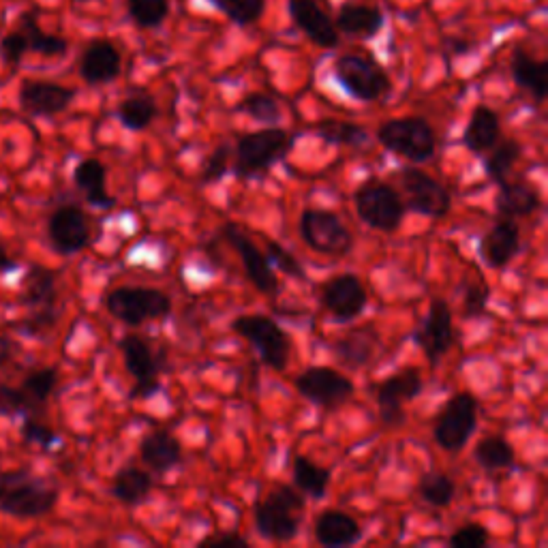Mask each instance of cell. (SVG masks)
I'll return each instance as SVG.
<instances>
[{
  "label": "cell",
  "instance_id": "cell-1",
  "mask_svg": "<svg viewBox=\"0 0 548 548\" xmlns=\"http://www.w3.org/2000/svg\"><path fill=\"white\" fill-rule=\"evenodd\" d=\"M304 499L292 486L279 484L268 499L255 506V527L270 542H289L298 536Z\"/></svg>",
  "mask_w": 548,
  "mask_h": 548
},
{
  "label": "cell",
  "instance_id": "cell-2",
  "mask_svg": "<svg viewBox=\"0 0 548 548\" xmlns=\"http://www.w3.org/2000/svg\"><path fill=\"white\" fill-rule=\"evenodd\" d=\"M377 142L411 163L433 159L437 150L435 129L424 118H392L377 129Z\"/></svg>",
  "mask_w": 548,
  "mask_h": 548
},
{
  "label": "cell",
  "instance_id": "cell-3",
  "mask_svg": "<svg viewBox=\"0 0 548 548\" xmlns=\"http://www.w3.org/2000/svg\"><path fill=\"white\" fill-rule=\"evenodd\" d=\"M292 146L294 135L277 127L242 135L234 152V172L238 178H251L260 174L281 161Z\"/></svg>",
  "mask_w": 548,
  "mask_h": 548
},
{
  "label": "cell",
  "instance_id": "cell-4",
  "mask_svg": "<svg viewBox=\"0 0 548 548\" xmlns=\"http://www.w3.org/2000/svg\"><path fill=\"white\" fill-rule=\"evenodd\" d=\"M105 309L127 326H142L148 319L167 317L172 300L155 287H116L105 298Z\"/></svg>",
  "mask_w": 548,
  "mask_h": 548
},
{
  "label": "cell",
  "instance_id": "cell-5",
  "mask_svg": "<svg viewBox=\"0 0 548 548\" xmlns=\"http://www.w3.org/2000/svg\"><path fill=\"white\" fill-rule=\"evenodd\" d=\"M334 78L349 95L364 103L384 99L390 93L388 73L362 54H345L334 63Z\"/></svg>",
  "mask_w": 548,
  "mask_h": 548
},
{
  "label": "cell",
  "instance_id": "cell-6",
  "mask_svg": "<svg viewBox=\"0 0 548 548\" xmlns=\"http://www.w3.org/2000/svg\"><path fill=\"white\" fill-rule=\"evenodd\" d=\"M300 236L311 251L326 257H343L354 247L347 225L328 210L307 208L300 217Z\"/></svg>",
  "mask_w": 548,
  "mask_h": 548
},
{
  "label": "cell",
  "instance_id": "cell-7",
  "mask_svg": "<svg viewBox=\"0 0 548 548\" xmlns=\"http://www.w3.org/2000/svg\"><path fill=\"white\" fill-rule=\"evenodd\" d=\"M354 202L358 217L379 232L399 230L405 217V206L399 193L382 180H369L360 185Z\"/></svg>",
  "mask_w": 548,
  "mask_h": 548
},
{
  "label": "cell",
  "instance_id": "cell-8",
  "mask_svg": "<svg viewBox=\"0 0 548 548\" xmlns=\"http://www.w3.org/2000/svg\"><path fill=\"white\" fill-rule=\"evenodd\" d=\"M478 424V401L474 394L456 392L435 420V441L441 450L459 452L467 446Z\"/></svg>",
  "mask_w": 548,
  "mask_h": 548
},
{
  "label": "cell",
  "instance_id": "cell-9",
  "mask_svg": "<svg viewBox=\"0 0 548 548\" xmlns=\"http://www.w3.org/2000/svg\"><path fill=\"white\" fill-rule=\"evenodd\" d=\"M232 330L260 352L270 369L283 371L287 367L292 345H289L287 334L274 319L266 315H240L232 322Z\"/></svg>",
  "mask_w": 548,
  "mask_h": 548
},
{
  "label": "cell",
  "instance_id": "cell-10",
  "mask_svg": "<svg viewBox=\"0 0 548 548\" xmlns=\"http://www.w3.org/2000/svg\"><path fill=\"white\" fill-rule=\"evenodd\" d=\"M58 493L37 478L7 476L0 480V510L37 519L56 506Z\"/></svg>",
  "mask_w": 548,
  "mask_h": 548
},
{
  "label": "cell",
  "instance_id": "cell-11",
  "mask_svg": "<svg viewBox=\"0 0 548 548\" xmlns=\"http://www.w3.org/2000/svg\"><path fill=\"white\" fill-rule=\"evenodd\" d=\"M422 390V377L416 367H405L375 386L379 422L386 429H399L405 422V403L414 401Z\"/></svg>",
  "mask_w": 548,
  "mask_h": 548
},
{
  "label": "cell",
  "instance_id": "cell-12",
  "mask_svg": "<svg viewBox=\"0 0 548 548\" xmlns=\"http://www.w3.org/2000/svg\"><path fill=\"white\" fill-rule=\"evenodd\" d=\"M296 388L311 403L334 409L352 399V379L330 367H311L296 377Z\"/></svg>",
  "mask_w": 548,
  "mask_h": 548
},
{
  "label": "cell",
  "instance_id": "cell-13",
  "mask_svg": "<svg viewBox=\"0 0 548 548\" xmlns=\"http://www.w3.org/2000/svg\"><path fill=\"white\" fill-rule=\"evenodd\" d=\"M403 191L409 200V206L414 208L418 215L441 219L446 217L452 208L450 191L441 185L433 176L424 174L418 167H405L401 172Z\"/></svg>",
  "mask_w": 548,
  "mask_h": 548
},
{
  "label": "cell",
  "instance_id": "cell-14",
  "mask_svg": "<svg viewBox=\"0 0 548 548\" xmlns=\"http://www.w3.org/2000/svg\"><path fill=\"white\" fill-rule=\"evenodd\" d=\"M367 289L356 274H339L319 289L322 307L339 322H352L367 307Z\"/></svg>",
  "mask_w": 548,
  "mask_h": 548
},
{
  "label": "cell",
  "instance_id": "cell-15",
  "mask_svg": "<svg viewBox=\"0 0 548 548\" xmlns=\"http://www.w3.org/2000/svg\"><path fill=\"white\" fill-rule=\"evenodd\" d=\"M120 352H123L127 371L135 379L131 388V399H150L159 390V360L152 354L150 345L137 337V334H127L120 341Z\"/></svg>",
  "mask_w": 548,
  "mask_h": 548
},
{
  "label": "cell",
  "instance_id": "cell-16",
  "mask_svg": "<svg viewBox=\"0 0 548 548\" xmlns=\"http://www.w3.org/2000/svg\"><path fill=\"white\" fill-rule=\"evenodd\" d=\"M416 343L420 345L424 358L433 367L441 360L454 343V322L452 309L446 300H433L420 330L416 332Z\"/></svg>",
  "mask_w": 548,
  "mask_h": 548
},
{
  "label": "cell",
  "instance_id": "cell-17",
  "mask_svg": "<svg viewBox=\"0 0 548 548\" xmlns=\"http://www.w3.org/2000/svg\"><path fill=\"white\" fill-rule=\"evenodd\" d=\"M223 238L230 242V247L240 255V260H242V264H245V270H247V277L257 292H262V294L277 292V287H279L277 274H274V270L270 268L268 257L253 245L251 238L247 234H242L238 227L232 223H227L223 227Z\"/></svg>",
  "mask_w": 548,
  "mask_h": 548
},
{
  "label": "cell",
  "instance_id": "cell-18",
  "mask_svg": "<svg viewBox=\"0 0 548 548\" xmlns=\"http://www.w3.org/2000/svg\"><path fill=\"white\" fill-rule=\"evenodd\" d=\"M287 9L296 26L319 48L332 50L339 45V30L317 0H287Z\"/></svg>",
  "mask_w": 548,
  "mask_h": 548
},
{
  "label": "cell",
  "instance_id": "cell-19",
  "mask_svg": "<svg viewBox=\"0 0 548 548\" xmlns=\"http://www.w3.org/2000/svg\"><path fill=\"white\" fill-rule=\"evenodd\" d=\"M52 245L60 253H78L90 240V225L84 212L75 206L58 208L48 225Z\"/></svg>",
  "mask_w": 548,
  "mask_h": 548
},
{
  "label": "cell",
  "instance_id": "cell-20",
  "mask_svg": "<svg viewBox=\"0 0 548 548\" xmlns=\"http://www.w3.org/2000/svg\"><path fill=\"white\" fill-rule=\"evenodd\" d=\"M75 97V90L54 82L28 80L20 88L22 108L37 116H54L65 112Z\"/></svg>",
  "mask_w": 548,
  "mask_h": 548
},
{
  "label": "cell",
  "instance_id": "cell-21",
  "mask_svg": "<svg viewBox=\"0 0 548 548\" xmlns=\"http://www.w3.org/2000/svg\"><path fill=\"white\" fill-rule=\"evenodd\" d=\"M521 247V230L514 219L499 217V221L491 227L482 238L480 253L482 260L495 270L506 268Z\"/></svg>",
  "mask_w": 548,
  "mask_h": 548
},
{
  "label": "cell",
  "instance_id": "cell-22",
  "mask_svg": "<svg viewBox=\"0 0 548 548\" xmlns=\"http://www.w3.org/2000/svg\"><path fill=\"white\" fill-rule=\"evenodd\" d=\"M120 67H123V58L114 43L110 41H93L88 45L80 60V73L84 82L99 86L110 84L118 78Z\"/></svg>",
  "mask_w": 548,
  "mask_h": 548
},
{
  "label": "cell",
  "instance_id": "cell-23",
  "mask_svg": "<svg viewBox=\"0 0 548 548\" xmlns=\"http://www.w3.org/2000/svg\"><path fill=\"white\" fill-rule=\"evenodd\" d=\"M315 538L326 548H343L356 544L362 538V529L347 512L324 510L315 521Z\"/></svg>",
  "mask_w": 548,
  "mask_h": 548
},
{
  "label": "cell",
  "instance_id": "cell-24",
  "mask_svg": "<svg viewBox=\"0 0 548 548\" xmlns=\"http://www.w3.org/2000/svg\"><path fill=\"white\" fill-rule=\"evenodd\" d=\"M386 15L379 7L373 5H360V3H345L341 5L334 26L337 30H343L345 35L371 39L375 37L384 26Z\"/></svg>",
  "mask_w": 548,
  "mask_h": 548
},
{
  "label": "cell",
  "instance_id": "cell-25",
  "mask_svg": "<svg viewBox=\"0 0 548 548\" xmlns=\"http://www.w3.org/2000/svg\"><path fill=\"white\" fill-rule=\"evenodd\" d=\"M501 135V120L499 114L486 105H476L469 116V123L463 135V144L474 155H484L489 152Z\"/></svg>",
  "mask_w": 548,
  "mask_h": 548
},
{
  "label": "cell",
  "instance_id": "cell-26",
  "mask_svg": "<svg viewBox=\"0 0 548 548\" xmlns=\"http://www.w3.org/2000/svg\"><path fill=\"white\" fill-rule=\"evenodd\" d=\"M379 337L373 326H364L362 330L349 332L347 337L339 339L334 343V354H337V360L349 369H360L367 367L369 362H373L375 352H377V343Z\"/></svg>",
  "mask_w": 548,
  "mask_h": 548
},
{
  "label": "cell",
  "instance_id": "cell-27",
  "mask_svg": "<svg viewBox=\"0 0 548 548\" xmlns=\"http://www.w3.org/2000/svg\"><path fill=\"white\" fill-rule=\"evenodd\" d=\"M542 200L540 193L523 185V182H499V195H497V212L499 217H508V219H516V217H529L534 215L536 210H540Z\"/></svg>",
  "mask_w": 548,
  "mask_h": 548
},
{
  "label": "cell",
  "instance_id": "cell-28",
  "mask_svg": "<svg viewBox=\"0 0 548 548\" xmlns=\"http://www.w3.org/2000/svg\"><path fill=\"white\" fill-rule=\"evenodd\" d=\"M512 78L521 88L534 97L538 103L546 99L548 90V63L536 60L525 50H516L512 56Z\"/></svg>",
  "mask_w": 548,
  "mask_h": 548
},
{
  "label": "cell",
  "instance_id": "cell-29",
  "mask_svg": "<svg viewBox=\"0 0 548 548\" xmlns=\"http://www.w3.org/2000/svg\"><path fill=\"white\" fill-rule=\"evenodd\" d=\"M140 454L142 461L155 471H170L172 467H176L182 459V448L180 441L163 431H155L148 433L142 444H140Z\"/></svg>",
  "mask_w": 548,
  "mask_h": 548
},
{
  "label": "cell",
  "instance_id": "cell-30",
  "mask_svg": "<svg viewBox=\"0 0 548 548\" xmlns=\"http://www.w3.org/2000/svg\"><path fill=\"white\" fill-rule=\"evenodd\" d=\"M75 185L86 195V200L99 208H112L114 197L105 189V167L97 159H84L75 167Z\"/></svg>",
  "mask_w": 548,
  "mask_h": 548
},
{
  "label": "cell",
  "instance_id": "cell-31",
  "mask_svg": "<svg viewBox=\"0 0 548 548\" xmlns=\"http://www.w3.org/2000/svg\"><path fill=\"white\" fill-rule=\"evenodd\" d=\"M152 491V480L142 469H123L112 482V495L125 506H140Z\"/></svg>",
  "mask_w": 548,
  "mask_h": 548
},
{
  "label": "cell",
  "instance_id": "cell-32",
  "mask_svg": "<svg viewBox=\"0 0 548 548\" xmlns=\"http://www.w3.org/2000/svg\"><path fill=\"white\" fill-rule=\"evenodd\" d=\"M294 482L298 489L311 499H322L330 486V471L315 465L307 456H296L294 459Z\"/></svg>",
  "mask_w": 548,
  "mask_h": 548
},
{
  "label": "cell",
  "instance_id": "cell-33",
  "mask_svg": "<svg viewBox=\"0 0 548 548\" xmlns=\"http://www.w3.org/2000/svg\"><path fill=\"white\" fill-rule=\"evenodd\" d=\"M474 459L482 469H489V471L508 469L514 465V448L504 437L489 435L478 441V446L474 450Z\"/></svg>",
  "mask_w": 548,
  "mask_h": 548
},
{
  "label": "cell",
  "instance_id": "cell-34",
  "mask_svg": "<svg viewBox=\"0 0 548 548\" xmlns=\"http://www.w3.org/2000/svg\"><path fill=\"white\" fill-rule=\"evenodd\" d=\"M20 26H22L20 30L26 35L28 50L39 52L43 56H63L67 52L69 43L63 37L43 33L33 13H24L20 20Z\"/></svg>",
  "mask_w": 548,
  "mask_h": 548
},
{
  "label": "cell",
  "instance_id": "cell-35",
  "mask_svg": "<svg viewBox=\"0 0 548 548\" xmlns=\"http://www.w3.org/2000/svg\"><path fill=\"white\" fill-rule=\"evenodd\" d=\"M157 116V105L146 95H135L118 105V120L129 131H144Z\"/></svg>",
  "mask_w": 548,
  "mask_h": 548
},
{
  "label": "cell",
  "instance_id": "cell-36",
  "mask_svg": "<svg viewBox=\"0 0 548 548\" xmlns=\"http://www.w3.org/2000/svg\"><path fill=\"white\" fill-rule=\"evenodd\" d=\"M489 152L491 155L484 161L486 174H489V178L499 185V182H504L508 178L514 163L521 159L523 150L516 140H506V142H497Z\"/></svg>",
  "mask_w": 548,
  "mask_h": 548
},
{
  "label": "cell",
  "instance_id": "cell-37",
  "mask_svg": "<svg viewBox=\"0 0 548 548\" xmlns=\"http://www.w3.org/2000/svg\"><path fill=\"white\" fill-rule=\"evenodd\" d=\"M418 493L420 497L435 508H446L454 501L456 495V486L446 474H437V471H431V474H424L420 484H418Z\"/></svg>",
  "mask_w": 548,
  "mask_h": 548
},
{
  "label": "cell",
  "instance_id": "cell-38",
  "mask_svg": "<svg viewBox=\"0 0 548 548\" xmlns=\"http://www.w3.org/2000/svg\"><path fill=\"white\" fill-rule=\"evenodd\" d=\"M56 386V371L54 369H39L33 371L20 386L24 399H26V409H35L41 407L48 397L52 394Z\"/></svg>",
  "mask_w": 548,
  "mask_h": 548
},
{
  "label": "cell",
  "instance_id": "cell-39",
  "mask_svg": "<svg viewBox=\"0 0 548 548\" xmlns=\"http://www.w3.org/2000/svg\"><path fill=\"white\" fill-rule=\"evenodd\" d=\"M129 15L140 28H157L170 15V0H129Z\"/></svg>",
  "mask_w": 548,
  "mask_h": 548
},
{
  "label": "cell",
  "instance_id": "cell-40",
  "mask_svg": "<svg viewBox=\"0 0 548 548\" xmlns=\"http://www.w3.org/2000/svg\"><path fill=\"white\" fill-rule=\"evenodd\" d=\"M210 3L240 26L257 22L266 11V0H210Z\"/></svg>",
  "mask_w": 548,
  "mask_h": 548
},
{
  "label": "cell",
  "instance_id": "cell-41",
  "mask_svg": "<svg viewBox=\"0 0 548 548\" xmlns=\"http://www.w3.org/2000/svg\"><path fill=\"white\" fill-rule=\"evenodd\" d=\"M319 137H324L330 144H343V146H358L367 140V131L352 123H343V120H322L317 125Z\"/></svg>",
  "mask_w": 548,
  "mask_h": 548
},
{
  "label": "cell",
  "instance_id": "cell-42",
  "mask_svg": "<svg viewBox=\"0 0 548 548\" xmlns=\"http://www.w3.org/2000/svg\"><path fill=\"white\" fill-rule=\"evenodd\" d=\"M238 110L242 114L251 116L253 120H260L266 125H277L281 120V105L277 99H272L262 93H253L238 103Z\"/></svg>",
  "mask_w": 548,
  "mask_h": 548
},
{
  "label": "cell",
  "instance_id": "cell-43",
  "mask_svg": "<svg viewBox=\"0 0 548 548\" xmlns=\"http://www.w3.org/2000/svg\"><path fill=\"white\" fill-rule=\"evenodd\" d=\"M491 542L489 531L480 523H467L459 527L454 534L448 538V544L452 548H484Z\"/></svg>",
  "mask_w": 548,
  "mask_h": 548
},
{
  "label": "cell",
  "instance_id": "cell-44",
  "mask_svg": "<svg viewBox=\"0 0 548 548\" xmlns=\"http://www.w3.org/2000/svg\"><path fill=\"white\" fill-rule=\"evenodd\" d=\"M54 300V274L48 270H35L28 283V302L43 304L45 309H50Z\"/></svg>",
  "mask_w": 548,
  "mask_h": 548
},
{
  "label": "cell",
  "instance_id": "cell-45",
  "mask_svg": "<svg viewBox=\"0 0 548 548\" xmlns=\"http://www.w3.org/2000/svg\"><path fill=\"white\" fill-rule=\"evenodd\" d=\"M227 165H230V146L221 144L212 150V155L206 159L202 180L206 182V185H212V182L221 180L227 174Z\"/></svg>",
  "mask_w": 548,
  "mask_h": 548
},
{
  "label": "cell",
  "instance_id": "cell-46",
  "mask_svg": "<svg viewBox=\"0 0 548 548\" xmlns=\"http://www.w3.org/2000/svg\"><path fill=\"white\" fill-rule=\"evenodd\" d=\"M26 52H28V41L22 30H15V33H9L0 39V56H3L5 63L18 65Z\"/></svg>",
  "mask_w": 548,
  "mask_h": 548
},
{
  "label": "cell",
  "instance_id": "cell-47",
  "mask_svg": "<svg viewBox=\"0 0 548 548\" xmlns=\"http://www.w3.org/2000/svg\"><path fill=\"white\" fill-rule=\"evenodd\" d=\"M266 249L274 268H279L281 272L292 274V277H298V279L304 277V270L292 253H287L281 245H277V242H266Z\"/></svg>",
  "mask_w": 548,
  "mask_h": 548
},
{
  "label": "cell",
  "instance_id": "cell-48",
  "mask_svg": "<svg viewBox=\"0 0 548 548\" xmlns=\"http://www.w3.org/2000/svg\"><path fill=\"white\" fill-rule=\"evenodd\" d=\"M489 287L484 283H474L467 287L463 298V315L465 317H480L486 311V302H489Z\"/></svg>",
  "mask_w": 548,
  "mask_h": 548
},
{
  "label": "cell",
  "instance_id": "cell-49",
  "mask_svg": "<svg viewBox=\"0 0 548 548\" xmlns=\"http://www.w3.org/2000/svg\"><path fill=\"white\" fill-rule=\"evenodd\" d=\"M26 409V399L20 388L0 386V411H20Z\"/></svg>",
  "mask_w": 548,
  "mask_h": 548
},
{
  "label": "cell",
  "instance_id": "cell-50",
  "mask_svg": "<svg viewBox=\"0 0 548 548\" xmlns=\"http://www.w3.org/2000/svg\"><path fill=\"white\" fill-rule=\"evenodd\" d=\"M197 546H200V548H208V546H212V548H247L249 546V542L245 540V538H242V536H236V534H227V536H210V538H204V540H200V542H197Z\"/></svg>",
  "mask_w": 548,
  "mask_h": 548
},
{
  "label": "cell",
  "instance_id": "cell-51",
  "mask_svg": "<svg viewBox=\"0 0 548 548\" xmlns=\"http://www.w3.org/2000/svg\"><path fill=\"white\" fill-rule=\"evenodd\" d=\"M24 433L30 441H39V444H43V446H50L52 441L56 439L54 431H50L48 426H41V424H35V422H28Z\"/></svg>",
  "mask_w": 548,
  "mask_h": 548
},
{
  "label": "cell",
  "instance_id": "cell-52",
  "mask_svg": "<svg viewBox=\"0 0 548 548\" xmlns=\"http://www.w3.org/2000/svg\"><path fill=\"white\" fill-rule=\"evenodd\" d=\"M11 266H13V262L9 260V255L5 253V249H0V270H7Z\"/></svg>",
  "mask_w": 548,
  "mask_h": 548
}]
</instances>
